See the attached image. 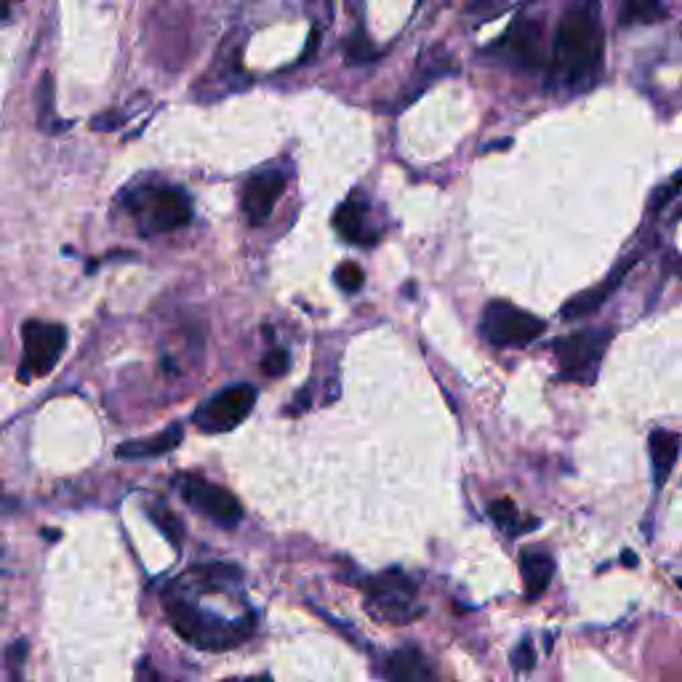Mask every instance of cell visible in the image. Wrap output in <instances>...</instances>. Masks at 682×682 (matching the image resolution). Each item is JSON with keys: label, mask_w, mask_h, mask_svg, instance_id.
Masks as SVG:
<instances>
[{"label": "cell", "mask_w": 682, "mask_h": 682, "mask_svg": "<svg viewBox=\"0 0 682 682\" xmlns=\"http://www.w3.org/2000/svg\"><path fill=\"white\" fill-rule=\"evenodd\" d=\"M256 405V389L251 384H232L208 397L206 403L195 411V427L208 435H224L240 427L251 416Z\"/></svg>", "instance_id": "6"}, {"label": "cell", "mask_w": 682, "mask_h": 682, "mask_svg": "<svg viewBox=\"0 0 682 682\" xmlns=\"http://www.w3.org/2000/svg\"><path fill=\"white\" fill-rule=\"evenodd\" d=\"M629 267H632V262L619 264V267H616V270H613L603 283H600V286L589 288V291H584V294L568 299V302L563 304V318L565 320L584 318V315H592L595 310H600V307L611 299L613 291L621 286V280L627 278Z\"/></svg>", "instance_id": "12"}, {"label": "cell", "mask_w": 682, "mask_h": 682, "mask_svg": "<svg viewBox=\"0 0 682 682\" xmlns=\"http://www.w3.org/2000/svg\"><path fill=\"white\" fill-rule=\"evenodd\" d=\"M38 120H40V128L43 131H59V126L56 123V112H54V78L51 75H43V80H40V88H38Z\"/></svg>", "instance_id": "19"}, {"label": "cell", "mask_w": 682, "mask_h": 682, "mask_svg": "<svg viewBox=\"0 0 682 682\" xmlns=\"http://www.w3.org/2000/svg\"><path fill=\"white\" fill-rule=\"evenodd\" d=\"M669 16L667 6L661 0H621V27H635V24H659Z\"/></svg>", "instance_id": "18"}, {"label": "cell", "mask_w": 682, "mask_h": 682, "mask_svg": "<svg viewBox=\"0 0 682 682\" xmlns=\"http://www.w3.org/2000/svg\"><path fill=\"white\" fill-rule=\"evenodd\" d=\"M488 512H491V517L496 520V523L501 525V528H515V523H517V507H515V501L512 499H499V501H493L491 507H488Z\"/></svg>", "instance_id": "23"}, {"label": "cell", "mask_w": 682, "mask_h": 682, "mask_svg": "<svg viewBox=\"0 0 682 682\" xmlns=\"http://www.w3.org/2000/svg\"><path fill=\"white\" fill-rule=\"evenodd\" d=\"M334 224L336 232H339L347 243H355V246H371V243H376V235H371L368 227H365V206L360 200H349V203H344V206L336 211Z\"/></svg>", "instance_id": "16"}, {"label": "cell", "mask_w": 682, "mask_h": 682, "mask_svg": "<svg viewBox=\"0 0 682 682\" xmlns=\"http://www.w3.org/2000/svg\"><path fill=\"white\" fill-rule=\"evenodd\" d=\"M493 51H499L504 62L520 70H536L541 64V27L531 19H517L504 38L493 43Z\"/></svg>", "instance_id": "9"}, {"label": "cell", "mask_w": 682, "mask_h": 682, "mask_svg": "<svg viewBox=\"0 0 682 682\" xmlns=\"http://www.w3.org/2000/svg\"><path fill=\"white\" fill-rule=\"evenodd\" d=\"M389 682H435L427 659L416 648H403L389 659Z\"/></svg>", "instance_id": "17"}, {"label": "cell", "mask_w": 682, "mask_h": 682, "mask_svg": "<svg viewBox=\"0 0 682 682\" xmlns=\"http://www.w3.org/2000/svg\"><path fill=\"white\" fill-rule=\"evenodd\" d=\"M603 27L592 6H571L557 24L552 80L571 91H584L600 78Z\"/></svg>", "instance_id": "1"}, {"label": "cell", "mask_w": 682, "mask_h": 682, "mask_svg": "<svg viewBox=\"0 0 682 682\" xmlns=\"http://www.w3.org/2000/svg\"><path fill=\"white\" fill-rule=\"evenodd\" d=\"M184 429L179 424H171L168 429H163L160 435L144 437V440H131V443L118 445L115 456L123 461H139V459H158V456H166L174 448L182 445Z\"/></svg>", "instance_id": "13"}, {"label": "cell", "mask_w": 682, "mask_h": 682, "mask_svg": "<svg viewBox=\"0 0 682 682\" xmlns=\"http://www.w3.org/2000/svg\"><path fill=\"white\" fill-rule=\"evenodd\" d=\"M150 517H152V523L158 525L160 531L166 533L168 539L174 541L176 547L182 544V539H184V525H182V520L171 512V509H166V507H152L150 509Z\"/></svg>", "instance_id": "20"}, {"label": "cell", "mask_w": 682, "mask_h": 682, "mask_svg": "<svg viewBox=\"0 0 682 682\" xmlns=\"http://www.w3.org/2000/svg\"><path fill=\"white\" fill-rule=\"evenodd\" d=\"M611 341V328H587V331H576V334L557 339L552 349H555L560 379L576 381V384H595L605 349Z\"/></svg>", "instance_id": "3"}, {"label": "cell", "mask_w": 682, "mask_h": 682, "mask_svg": "<svg viewBox=\"0 0 682 682\" xmlns=\"http://www.w3.org/2000/svg\"><path fill=\"white\" fill-rule=\"evenodd\" d=\"M24 656H27V643H24V640L11 645V651H8V667L14 669L16 680H19V669H22V664H24Z\"/></svg>", "instance_id": "26"}, {"label": "cell", "mask_w": 682, "mask_h": 682, "mask_svg": "<svg viewBox=\"0 0 682 682\" xmlns=\"http://www.w3.org/2000/svg\"><path fill=\"white\" fill-rule=\"evenodd\" d=\"M544 328V320L509 302H488L480 320V334L493 347H528Z\"/></svg>", "instance_id": "4"}, {"label": "cell", "mask_w": 682, "mask_h": 682, "mask_svg": "<svg viewBox=\"0 0 682 682\" xmlns=\"http://www.w3.org/2000/svg\"><path fill=\"white\" fill-rule=\"evenodd\" d=\"M624 563L635 565V557H632V552H627V557H624Z\"/></svg>", "instance_id": "29"}, {"label": "cell", "mask_w": 682, "mask_h": 682, "mask_svg": "<svg viewBox=\"0 0 682 682\" xmlns=\"http://www.w3.org/2000/svg\"><path fill=\"white\" fill-rule=\"evenodd\" d=\"M192 222V200L179 187L158 190L147 203V224L152 232L182 230Z\"/></svg>", "instance_id": "10"}, {"label": "cell", "mask_w": 682, "mask_h": 682, "mask_svg": "<svg viewBox=\"0 0 682 682\" xmlns=\"http://www.w3.org/2000/svg\"><path fill=\"white\" fill-rule=\"evenodd\" d=\"M520 573H523L525 595L528 600H536L549 589L552 576H555V560L541 549H525L520 557Z\"/></svg>", "instance_id": "14"}, {"label": "cell", "mask_w": 682, "mask_h": 682, "mask_svg": "<svg viewBox=\"0 0 682 682\" xmlns=\"http://www.w3.org/2000/svg\"><path fill=\"white\" fill-rule=\"evenodd\" d=\"M24 355L19 365V376L24 381L38 379L54 371L59 363L64 347H67V331L59 323H43V320H30L24 323L22 331Z\"/></svg>", "instance_id": "7"}, {"label": "cell", "mask_w": 682, "mask_h": 682, "mask_svg": "<svg viewBox=\"0 0 682 682\" xmlns=\"http://www.w3.org/2000/svg\"><path fill=\"white\" fill-rule=\"evenodd\" d=\"M334 280H336V286L344 288L347 294H355V291H360V288H363L365 272L360 270L355 262H344V264H339V267H336Z\"/></svg>", "instance_id": "22"}, {"label": "cell", "mask_w": 682, "mask_h": 682, "mask_svg": "<svg viewBox=\"0 0 682 682\" xmlns=\"http://www.w3.org/2000/svg\"><path fill=\"white\" fill-rule=\"evenodd\" d=\"M376 56H379V51H376V46L368 40V35H365L363 30H357L355 35L347 40V59L352 64L371 62Z\"/></svg>", "instance_id": "21"}, {"label": "cell", "mask_w": 682, "mask_h": 682, "mask_svg": "<svg viewBox=\"0 0 682 682\" xmlns=\"http://www.w3.org/2000/svg\"><path fill=\"white\" fill-rule=\"evenodd\" d=\"M179 491H182V499L190 507L200 509L208 520H214V523L224 525V528H235L240 523V517H243V507L235 499V493H230L222 485L208 483L203 477H182Z\"/></svg>", "instance_id": "8"}, {"label": "cell", "mask_w": 682, "mask_h": 682, "mask_svg": "<svg viewBox=\"0 0 682 682\" xmlns=\"http://www.w3.org/2000/svg\"><path fill=\"white\" fill-rule=\"evenodd\" d=\"M11 3H16V0H0V19H6Z\"/></svg>", "instance_id": "28"}, {"label": "cell", "mask_w": 682, "mask_h": 682, "mask_svg": "<svg viewBox=\"0 0 682 682\" xmlns=\"http://www.w3.org/2000/svg\"><path fill=\"white\" fill-rule=\"evenodd\" d=\"M168 621L182 640L200 648V651H230L246 640L248 627L224 621L214 613L203 611L187 600H168Z\"/></svg>", "instance_id": "2"}, {"label": "cell", "mask_w": 682, "mask_h": 682, "mask_svg": "<svg viewBox=\"0 0 682 682\" xmlns=\"http://www.w3.org/2000/svg\"><path fill=\"white\" fill-rule=\"evenodd\" d=\"M677 190H680V176H675V182L669 184L667 190H661L659 195H656V198H653V208H659V206L664 208V206H667V200H669V198H675Z\"/></svg>", "instance_id": "27"}, {"label": "cell", "mask_w": 682, "mask_h": 682, "mask_svg": "<svg viewBox=\"0 0 682 682\" xmlns=\"http://www.w3.org/2000/svg\"><path fill=\"white\" fill-rule=\"evenodd\" d=\"M288 368H291V357H288L286 349H272V352H267V357L262 360V371L267 373V376H283V373H288Z\"/></svg>", "instance_id": "24"}, {"label": "cell", "mask_w": 682, "mask_h": 682, "mask_svg": "<svg viewBox=\"0 0 682 682\" xmlns=\"http://www.w3.org/2000/svg\"><path fill=\"white\" fill-rule=\"evenodd\" d=\"M283 192H286V179L278 171H262V174L251 176L243 190V211H246L248 222H267Z\"/></svg>", "instance_id": "11"}, {"label": "cell", "mask_w": 682, "mask_h": 682, "mask_svg": "<svg viewBox=\"0 0 682 682\" xmlns=\"http://www.w3.org/2000/svg\"><path fill=\"white\" fill-rule=\"evenodd\" d=\"M677 456H680V435L669 432V429H656L651 435V461L656 488H661L669 480L677 464Z\"/></svg>", "instance_id": "15"}, {"label": "cell", "mask_w": 682, "mask_h": 682, "mask_svg": "<svg viewBox=\"0 0 682 682\" xmlns=\"http://www.w3.org/2000/svg\"><path fill=\"white\" fill-rule=\"evenodd\" d=\"M368 608L379 621H416L424 608L416 600V584L403 571H387L368 584Z\"/></svg>", "instance_id": "5"}, {"label": "cell", "mask_w": 682, "mask_h": 682, "mask_svg": "<svg viewBox=\"0 0 682 682\" xmlns=\"http://www.w3.org/2000/svg\"><path fill=\"white\" fill-rule=\"evenodd\" d=\"M512 667L520 669V672H531L536 667V651H533L531 640H523L517 645L515 653H512Z\"/></svg>", "instance_id": "25"}]
</instances>
